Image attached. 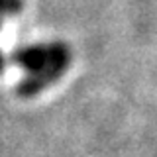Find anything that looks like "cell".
Here are the masks:
<instances>
[{"mask_svg": "<svg viewBox=\"0 0 157 157\" xmlns=\"http://www.w3.org/2000/svg\"><path fill=\"white\" fill-rule=\"evenodd\" d=\"M2 18H4V16H2V14H0V28H2Z\"/></svg>", "mask_w": 157, "mask_h": 157, "instance_id": "5b68a950", "label": "cell"}, {"mask_svg": "<svg viewBox=\"0 0 157 157\" xmlns=\"http://www.w3.org/2000/svg\"><path fill=\"white\" fill-rule=\"evenodd\" d=\"M67 69L69 67L65 65H47L36 73H28V77L22 78L16 85V94L20 98H36L39 92H43L51 85H55L67 73Z\"/></svg>", "mask_w": 157, "mask_h": 157, "instance_id": "7a4b0ae2", "label": "cell"}, {"mask_svg": "<svg viewBox=\"0 0 157 157\" xmlns=\"http://www.w3.org/2000/svg\"><path fill=\"white\" fill-rule=\"evenodd\" d=\"M12 63L28 73H36L47 65H71V49L63 41L24 45L12 53Z\"/></svg>", "mask_w": 157, "mask_h": 157, "instance_id": "6da1fadb", "label": "cell"}, {"mask_svg": "<svg viewBox=\"0 0 157 157\" xmlns=\"http://www.w3.org/2000/svg\"><path fill=\"white\" fill-rule=\"evenodd\" d=\"M4 69H6V57H4V53L0 51V73H4Z\"/></svg>", "mask_w": 157, "mask_h": 157, "instance_id": "277c9868", "label": "cell"}, {"mask_svg": "<svg viewBox=\"0 0 157 157\" xmlns=\"http://www.w3.org/2000/svg\"><path fill=\"white\" fill-rule=\"evenodd\" d=\"M24 10V0H0V14L2 16H18Z\"/></svg>", "mask_w": 157, "mask_h": 157, "instance_id": "3957f363", "label": "cell"}]
</instances>
